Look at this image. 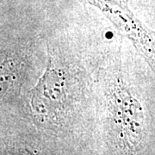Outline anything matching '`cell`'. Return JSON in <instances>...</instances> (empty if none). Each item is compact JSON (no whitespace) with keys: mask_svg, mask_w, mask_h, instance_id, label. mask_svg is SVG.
<instances>
[{"mask_svg":"<svg viewBox=\"0 0 155 155\" xmlns=\"http://www.w3.org/2000/svg\"><path fill=\"white\" fill-rule=\"evenodd\" d=\"M107 90L114 140L122 150L133 151L140 142L143 134L142 107L129 92L121 78L111 79Z\"/></svg>","mask_w":155,"mask_h":155,"instance_id":"1","label":"cell"},{"mask_svg":"<svg viewBox=\"0 0 155 155\" xmlns=\"http://www.w3.org/2000/svg\"><path fill=\"white\" fill-rule=\"evenodd\" d=\"M66 81L64 73L54 67L49 56L46 72L32 92L31 105L37 116L48 117L60 111L66 93Z\"/></svg>","mask_w":155,"mask_h":155,"instance_id":"2","label":"cell"}]
</instances>
